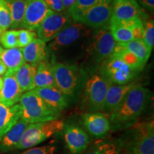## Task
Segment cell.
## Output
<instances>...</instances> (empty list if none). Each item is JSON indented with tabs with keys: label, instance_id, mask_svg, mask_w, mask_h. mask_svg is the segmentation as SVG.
Returning <instances> with one entry per match:
<instances>
[{
	"label": "cell",
	"instance_id": "16",
	"mask_svg": "<svg viewBox=\"0 0 154 154\" xmlns=\"http://www.w3.org/2000/svg\"><path fill=\"white\" fill-rule=\"evenodd\" d=\"M134 86L132 83L123 85L111 84L106 95L104 105L101 112L110 115L119 106L126 94Z\"/></svg>",
	"mask_w": 154,
	"mask_h": 154
},
{
	"label": "cell",
	"instance_id": "41",
	"mask_svg": "<svg viewBox=\"0 0 154 154\" xmlns=\"http://www.w3.org/2000/svg\"><path fill=\"white\" fill-rule=\"evenodd\" d=\"M6 72H7V66H5V63L0 59V76L5 75Z\"/></svg>",
	"mask_w": 154,
	"mask_h": 154
},
{
	"label": "cell",
	"instance_id": "31",
	"mask_svg": "<svg viewBox=\"0 0 154 154\" xmlns=\"http://www.w3.org/2000/svg\"><path fill=\"white\" fill-rule=\"evenodd\" d=\"M11 17L10 9L6 0H0V30L4 32L10 28Z\"/></svg>",
	"mask_w": 154,
	"mask_h": 154
},
{
	"label": "cell",
	"instance_id": "5",
	"mask_svg": "<svg viewBox=\"0 0 154 154\" xmlns=\"http://www.w3.org/2000/svg\"><path fill=\"white\" fill-rule=\"evenodd\" d=\"M111 84L109 80L99 75H94L86 82L84 103L87 112H101L107 91Z\"/></svg>",
	"mask_w": 154,
	"mask_h": 154
},
{
	"label": "cell",
	"instance_id": "22",
	"mask_svg": "<svg viewBox=\"0 0 154 154\" xmlns=\"http://www.w3.org/2000/svg\"><path fill=\"white\" fill-rule=\"evenodd\" d=\"M0 59L7 66V72L5 75L14 76L17 71L26 63L23 57L22 48L18 47L4 49Z\"/></svg>",
	"mask_w": 154,
	"mask_h": 154
},
{
	"label": "cell",
	"instance_id": "24",
	"mask_svg": "<svg viewBox=\"0 0 154 154\" xmlns=\"http://www.w3.org/2000/svg\"><path fill=\"white\" fill-rule=\"evenodd\" d=\"M35 88L57 87L51 65L43 61L37 66L34 79Z\"/></svg>",
	"mask_w": 154,
	"mask_h": 154
},
{
	"label": "cell",
	"instance_id": "3",
	"mask_svg": "<svg viewBox=\"0 0 154 154\" xmlns=\"http://www.w3.org/2000/svg\"><path fill=\"white\" fill-rule=\"evenodd\" d=\"M63 126V122L59 119L29 124L16 149L22 150L33 148L61 131Z\"/></svg>",
	"mask_w": 154,
	"mask_h": 154
},
{
	"label": "cell",
	"instance_id": "19",
	"mask_svg": "<svg viewBox=\"0 0 154 154\" xmlns=\"http://www.w3.org/2000/svg\"><path fill=\"white\" fill-rule=\"evenodd\" d=\"M29 123L20 119L0 140V151L7 152L16 149Z\"/></svg>",
	"mask_w": 154,
	"mask_h": 154
},
{
	"label": "cell",
	"instance_id": "37",
	"mask_svg": "<svg viewBox=\"0 0 154 154\" xmlns=\"http://www.w3.org/2000/svg\"><path fill=\"white\" fill-rule=\"evenodd\" d=\"M132 34L134 36V39H142L143 38L144 27L143 22H140L136 24L132 29Z\"/></svg>",
	"mask_w": 154,
	"mask_h": 154
},
{
	"label": "cell",
	"instance_id": "30",
	"mask_svg": "<svg viewBox=\"0 0 154 154\" xmlns=\"http://www.w3.org/2000/svg\"><path fill=\"white\" fill-rule=\"evenodd\" d=\"M19 30H7L0 36V43L5 49L18 47ZM19 48V47H18Z\"/></svg>",
	"mask_w": 154,
	"mask_h": 154
},
{
	"label": "cell",
	"instance_id": "45",
	"mask_svg": "<svg viewBox=\"0 0 154 154\" xmlns=\"http://www.w3.org/2000/svg\"><path fill=\"white\" fill-rule=\"evenodd\" d=\"M135 1H137V0H135Z\"/></svg>",
	"mask_w": 154,
	"mask_h": 154
},
{
	"label": "cell",
	"instance_id": "28",
	"mask_svg": "<svg viewBox=\"0 0 154 154\" xmlns=\"http://www.w3.org/2000/svg\"><path fill=\"white\" fill-rule=\"evenodd\" d=\"M123 44L128 51L134 54L144 65H146L151 56L152 50L147 47L143 40L133 39Z\"/></svg>",
	"mask_w": 154,
	"mask_h": 154
},
{
	"label": "cell",
	"instance_id": "25",
	"mask_svg": "<svg viewBox=\"0 0 154 154\" xmlns=\"http://www.w3.org/2000/svg\"><path fill=\"white\" fill-rule=\"evenodd\" d=\"M10 9L11 24V28L21 27L25 11L29 0H6Z\"/></svg>",
	"mask_w": 154,
	"mask_h": 154
},
{
	"label": "cell",
	"instance_id": "35",
	"mask_svg": "<svg viewBox=\"0 0 154 154\" xmlns=\"http://www.w3.org/2000/svg\"><path fill=\"white\" fill-rule=\"evenodd\" d=\"M99 154H123L122 150L120 146L115 143H106L103 142L102 143L101 150Z\"/></svg>",
	"mask_w": 154,
	"mask_h": 154
},
{
	"label": "cell",
	"instance_id": "9",
	"mask_svg": "<svg viewBox=\"0 0 154 154\" xmlns=\"http://www.w3.org/2000/svg\"><path fill=\"white\" fill-rule=\"evenodd\" d=\"M63 137L72 154H82L87 149L90 143L89 136L82 127L74 123L64 124Z\"/></svg>",
	"mask_w": 154,
	"mask_h": 154
},
{
	"label": "cell",
	"instance_id": "7",
	"mask_svg": "<svg viewBox=\"0 0 154 154\" xmlns=\"http://www.w3.org/2000/svg\"><path fill=\"white\" fill-rule=\"evenodd\" d=\"M127 143L128 154H154L153 123L140 125Z\"/></svg>",
	"mask_w": 154,
	"mask_h": 154
},
{
	"label": "cell",
	"instance_id": "18",
	"mask_svg": "<svg viewBox=\"0 0 154 154\" xmlns=\"http://www.w3.org/2000/svg\"><path fill=\"white\" fill-rule=\"evenodd\" d=\"M34 93L42 98L46 103L58 111L64 110L69 105V101L63 94L56 87L34 88Z\"/></svg>",
	"mask_w": 154,
	"mask_h": 154
},
{
	"label": "cell",
	"instance_id": "23",
	"mask_svg": "<svg viewBox=\"0 0 154 154\" xmlns=\"http://www.w3.org/2000/svg\"><path fill=\"white\" fill-rule=\"evenodd\" d=\"M37 66H33L25 63L15 73V79L23 93L31 91L35 88L34 79L37 70Z\"/></svg>",
	"mask_w": 154,
	"mask_h": 154
},
{
	"label": "cell",
	"instance_id": "4",
	"mask_svg": "<svg viewBox=\"0 0 154 154\" xmlns=\"http://www.w3.org/2000/svg\"><path fill=\"white\" fill-rule=\"evenodd\" d=\"M56 85L67 100L74 97L82 82V73L76 65L56 63L51 66Z\"/></svg>",
	"mask_w": 154,
	"mask_h": 154
},
{
	"label": "cell",
	"instance_id": "39",
	"mask_svg": "<svg viewBox=\"0 0 154 154\" xmlns=\"http://www.w3.org/2000/svg\"><path fill=\"white\" fill-rule=\"evenodd\" d=\"M144 8L153 12L154 10V0H138Z\"/></svg>",
	"mask_w": 154,
	"mask_h": 154
},
{
	"label": "cell",
	"instance_id": "38",
	"mask_svg": "<svg viewBox=\"0 0 154 154\" xmlns=\"http://www.w3.org/2000/svg\"><path fill=\"white\" fill-rule=\"evenodd\" d=\"M102 143H103V141H98L93 144L91 147L89 148V149L87 150V151H84L85 153L84 154H99L100 152H101V146Z\"/></svg>",
	"mask_w": 154,
	"mask_h": 154
},
{
	"label": "cell",
	"instance_id": "14",
	"mask_svg": "<svg viewBox=\"0 0 154 154\" xmlns=\"http://www.w3.org/2000/svg\"><path fill=\"white\" fill-rule=\"evenodd\" d=\"M90 31L85 25L81 23H74L64 27L51 40L49 48L53 51H57L60 48L70 45L79 38L88 36Z\"/></svg>",
	"mask_w": 154,
	"mask_h": 154
},
{
	"label": "cell",
	"instance_id": "2",
	"mask_svg": "<svg viewBox=\"0 0 154 154\" xmlns=\"http://www.w3.org/2000/svg\"><path fill=\"white\" fill-rule=\"evenodd\" d=\"M22 107L21 119L29 124L59 119L61 111L48 104L33 90L24 92L19 100Z\"/></svg>",
	"mask_w": 154,
	"mask_h": 154
},
{
	"label": "cell",
	"instance_id": "13",
	"mask_svg": "<svg viewBox=\"0 0 154 154\" xmlns=\"http://www.w3.org/2000/svg\"><path fill=\"white\" fill-rule=\"evenodd\" d=\"M51 11L44 0H29L21 27L31 31L36 30Z\"/></svg>",
	"mask_w": 154,
	"mask_h": 154
},
{
	"label": "cell",
	"instance_id": "42",
	"mask_svg": "<svg viewBox=\"0 0 154 154\" xmlns=\"http://www.w3.org/2000/svg\"><path fill=\"white\" fill-rule=\"evenodd\" d=\"M3 83H4L3 78H2V77L0 76V91H1L2 88V86H3Z\"/></svg>",
	"mask_w": 154,
	"mask_h": 154
},
{
	"label": "cell",
	"instance_id": "17",
	"mask_svg": "<svg viewBox=\"0 0 154 154\" xmlns=\"http://www.w3.org/2000/svg\"><path fill=\"white\" fill-rule=\"evenodd\" d=\"M3 80V86L0 91V103L11 107L18 103L23 92L14 76L5 75Z\"/></svg>",
	"mask_w": 154,
	"mask_h": 154
},
{
	"label": "cell",
	"instance_id": "12",
	"mask_svg": "<svg viewBox=\"0 0 154 154\" xmlns=\"http://www.w3.org/2000/svg\"><path fill=\"white\" fill-rule=\"evenodd\" d=\"M69 20V15L67 13L52 11L36 29V34L44 42H51L64 28Z\"/></svg>",
	"mask_w": 154,
	"mask_h": 154
},
{
	"label": "cell",
	"instance_id": "15",
	"mask_svg": "<svg viewBox=\"0 0 154 154\" xmlns=\"http://www.w3.org/2000/svg\"><path fill=\"white\" fill-rule=\"evenodd\" d=\"M111 19L118 21H129L140 17L141 8L135 0H113Z\"/></svg>",
	"mask_w": 154,
	"mask_h": 154
},
{
	"label": "cell",
	"instance_id": "20",
	"mask_svg": "<svg viewBox=\"0 0 154 154\" xmlns=\"http://www.w3.org/2000/svg\"><path fill=\"white\" fill-rule=\"evenodd\" d=\"M23 57L25 62L29 64L37 66L44 61L47 57L46 42L39 38H35L25 47L22 48Z\"/></svg>",
	"mask_w": 154,
	"mask_h": 154
},
{
	"label": "cell",
	"instance_id": "11",
	"mask_svg": "<svg viewBox=\"0 0 154 154\" xmlns=\"http://www.w3.org/2000/svg\"><path fill=\"white\" fill-rule=\"evenodd\" d=\"M111 14V2H104L83 11L74 21L91 27H102L109 22Z\"/></svg>",
	"mask_w": 154,
	"mask_h": 154
},
{
	"label": "cell",
	"instance_id": "26",
	"mask_svg": "<svg viewBox=\"0 0 154 154\" xmlns=\"http://www.w3.org/2000/svg\"><path fill=\"white\" fill-rule=\"evenodd\" d=\"M109 23V29L116 42L126 43L134 39L131 28L126 26L120 21L111 18Z\"/></svg>",
	"mask_w": 154,
	"mask_h": 154
},
{
	"label": "cell",
	"instance_id": "32",
	"mask_svg": "<svg viewBox=\"0 0 154 154\" xmlns=\"http://www.w3.org/2000/svg\"><path fill=\"white\" fill-rule=\"evenodd\" d=\"M143 41L147 47L153 50L154 47V23L153 20H149L145 23Z\"/></svg>",
	"mask_w": 154,
	"mask_h": 154
},
{
	"label": "cell",
	"instance_id": "36",
	"mask_svg": "<svg viewBox=\"0 0 154 154\" xmlns=\"http://www.w3.org/2000/svg\"><path fill=\"white\" fill-rule=\"evenodd\" d=\"M44 1L51 11L55 12H62L64 11L61 0H44Z\"/></svg>",
	"mask_w": 154,
	"mask_h": 154
},
{
	"label": "cell",
	"instance_id": "33",
	"mask_svg": "<svg viewBox=\"0 0 154 154\" xmlns=\"http://www.w3.org/2000/svg\"><path fill=\"white\" fill-rule=\"evenodd\" d=\"M36 34L34 31L28 29L19 30L18 34V47L23 48L30 44L34 38H36Z\"/></svg>",
	"mask_w": 154,
	"mask_h": 154
},
{
	"label": "cell",
	"instance_id": "34",
	"mask_svg": "<svg viewBox=\"0 0 154 154\" xmlns=\"http://www.w3.org/2000/svg\"><path fill=\"white\" fill-rule=\"evenodd\" d=\"M56 149L57 148L54 146H44L32 148L22 154H54Z\"/></svg>",
	"mask_w": 154,
	"mask_h": 154
},
{
	"label": "cell",
	"instance_id": "44",
	"mask_svg": "<svg viewBox=\"0 0 154 154\" xmlns=\"http://www.w3.org/2000/svg\"><path fill=\"white\" fill-rule=\"evenodd\" d=\"M2 32L1 30H0V36H1V35H2Z\"/></svg>",
	"mask_w": 154,
	"mask_h": 154
},
{
	"label": "cell",
	"instance_id": "1",
	"mask_svg": "<svg viewBox=\"0 0 154 154\" xmlns=\"http://www.w3.org/2000/svg\"><path fill=\"white\" fill-rule=\"evenodd\" d=\"M150 91L141 86H134L119 106L109 115L111 129H128L138 122L149 102Z\"/></svg>",
	"mask_w": 154,
	"mask_h": 154
},
{
	"label": "cell",
	"instance_id": "21",
	"mask_svg": "<svg viewBox=\"0 0 154 154\" xmlns=\"http://www.w3.org/2000/svg\"><path fill=\"white\" fill-rule=\"evenodd\" d=\"M22 107L15 104L11 107L0 103V140L21 119Z\"/></svg>",
	"mask_w": 154,
	"mask_h": 154
},
{
	"label": "cell",
	"instance_id": "43",
	"mask_svg": "<svg viewBox=\"0 0 154 154\" xmlns=\"http://www.w3.org/2000/svg\"><path fill=\"white\" fill-rule=\"evenodd\" d=\"M3 51H4V49L2 48V46L0 45V56H1L2 53Z\"/></svg>",
	"mask_w": 154,
	"mask_h": 154
},
{
	"label": "cell",
	"instance_id": "27",
	"mask_svg": "<svg viewBox=\"0 0 154 154\" xmlns=\"http://www.w3.org/2000/svg\"><path fill=\"white\" fill-rule=\"evenodd\" d=\"M111 54L116 55L123 59L128 66H130L134 70L139 72L143 69L145 65L140 61L134 54L130 52L126 49L124 44L116 42L114 49Z\"/></svg>",
	"mask_w": 154,
	"mask_h": 154
},
{
	"label": "cell",
	"instance_id": "10",
	"mask_svg": "<svg viewBox=\"0 0 154 154\" xmlns=\"http://www.w3.org/2000/svg\"><path fill=\"white\" fill-rule=\"evenodd\" d=\"M80 121L84 130L96 138L104 137L111 131L109 116L103 112H86Z\"/></svg>",
	"mask_w": 154,
	"mask_h": 154
},
{
	"label": "cell",
	"instance_id": "40",
	"mask_svg": "<svg viewBox=\"0 0 154 154\" xmlns=\"http://www.w3.org/2000/svg\"><path fill=\"white\" fill-rule=\"evenodd\" d=\"M61 1H62L64 10L65 9L69 10V9L70 8V7H72V6L76 3V0H61Z\"/></svg>",
	"mask_w": 154,
	"mask_h": 154
},
{
	"label": "cell",
	"instance_id": "8",
	"mask_svg": "<svg viewBox=\"0 0 154 154\" xmlns=\"http://www.w3.org/2000/svg\"><path fill=\"white\" fill-rule=\"evenodd\" d=\"M116 42L113 38L109 27L99 29L93 36L87 53L94 59V62L104 61L112 54Z\"/></svg>",
	"mask_w": 154,
	"mask_h": 154
},
{
	"label": "cell",
	"instance_id": "29",
	"mask_svg": "<svg viewBox=\"0 0 154 154\" xmlns=\"http://www.w3.org/2000/svg\"><path fill=\"white\" fill-rule=\"evenodd\" d=\"M104 2H111V0H76V3L69 9V17L75 20L83 11L87 10L92 7Z\"/></svg>",
	"mask_w": 154,
	"mask_h": 154
},
{
	"label": "cell",
	"instance_id": "6",
	"mask_svg": "<svg viewBox=\"0 0 154 154\" xmlns=\"http://www.w3.org/2000/svg\"><path fill=\"white\" fill-rule=\"evenodd\" d=\"M105 60L101 67V76L111 84L119 85L129 84L137 74L138 72L117 56L111 54Z\"/></svg>",
	"mask_w": 154,
	"mask_h": 154
}]
</instances>
